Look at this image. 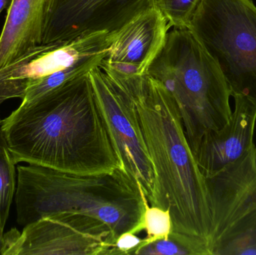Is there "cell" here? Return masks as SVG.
Instances as JSON below:
<instances>
[{
	"mask_svg": "<svg viewBox=\"0 0 256 255\" xmlns=\"http://www.w3.org/2000/svg\"><path fill=\"white\" fill-rule=\"evenodd\" d=\"M142 229L146 232V244L158 240L168 239L173 232L170 210L146 204L143 213Z\"/></svg>",
	"mask_w": 256,
	"mask_h": 255,
	"instance_id": "cell-16",
	"label": "cell"
},
{
	"mask_svg": "<svg viewBox=\"0 0 256 255\" xmlns=\"http://www.w3.org/2000/svg\"><path fill=\"white\" fill-rule=\"evenodd\" d=\"M155 0H45L40 44L116 34Z\"/></svg>",
	"mask_w": 256,
	"mask_h": 255,
	"instance_id": "cell-10",
	"label": "cell"
},
{
	"mask_svg": "<svg viewBox=\"0 0 256 255\" xmlns=\"http://www.w3.org/2000/svg\"><path fill=\"white\" fill-rule=\"evenodd\" d=\"M206 180L210 255H256V145Z\"/></svg>",
	"mask_w": 256,
	"mask_h": 255,
	"instance_id": "cell-6",
	"label": "cell"
},
{
	"mask_svg": "<svg viewBox=\"0 0 256 255\" xmlns=\"http://www.w3.org/2000/svg\"><path fill=\"white\" fill-rule=\"evenodd\" d=\"M12 0H0V13L6 7L10 6Z\"/></svg>",
	"mask_w": 256,
	"mask_h": 255,
	"instance_id": "cell-20",
	"label": "cell"
},
{
	"mask_svg": "<svg viewBox=\"0 0 256 255\" xmlns=\"http://www.w3.org/2000/svg\"><path fill=\"white\" fill-rule=\"evenodd\" d=\"M144 244H146V238L142 239L134 232H126L116 240L111 249L110 255H134Z\"/></svg>",
	"mask_w": 256,
	"mask_h": 255,
	"instance_id": "cell-18",
	"label": "cell"
},
{
	"mask_svg": "<svg viewBox=\"0 0 256 255\" xmlns=\"http://www.w3.org/2000/svg\"><path fill=\"white\" fill-rule=\"evenodd\" d=\"M2 121V120H1V118H0V124H1Z\"/></svg>",
	"mask_w": 256,
	"mask_h": 255,
	"instance_id": "cell-21",
	"label": "cell"
},
{
	"mask_svg": "<svg viewBox=\"0 0 256 255\" xmlns=\"http://www.w3.org/2000/svg\"><path fill=\"white\" fill-rule=\"evenodd\" d=\"M115 241L102 222L60 213L4 233L1 255H110Z\"/></svg>",
	"mask_w": 256,
	"mask_h": 255,
	"instance_id": "cell-7",
	"label": "cell"
},
{
	"mask_svg": "<svg viewBox=\"0 0 256 255\" xmlns=\"http://www.w3.org/2000/svg\"><path fill=\"white\" fill-rule=\"evenodd\" d=\"M104 71L134 106L153 166L159 208L170 210L173 232L202 240L209 247L212 219L206 180L172 97L148 73L124 76Z\"/></svg>",
	"mask_w": 256,
	"mask_h": 255,
	"instance_id": "cell-2",
	"label": "cell"
},
{
	"mask_svg": "<svg viewBox=\"0 0 256 255\" xmlns=\"http://www.w3.org/2000/svg\"><path fill=\"white\" fill-rule=\"evenodd\" d=\"M188 28L219 66L231 96L256 106V6L252 0H200Z\"/></svg>",
	"mask_w": 256,
	"mask_h": 255,
	"instance_id": "cell-5",
	"label": "cell"
},
{
	"mask_svg": "<svg viewBox=\"0 0 256 255\" xmlns=\"http://www.w3.org/2000/svg\"><path fill=\"white\" fill-rule=\"evenodd\" d=\"M147 203L144 193L122 169L80 175L38 165L18 166L15 205L16 223L22 227L46 216L72 213L104 223L116 240L126 232H143Z\"/></svg>",
	"mask_w": 256,
	"mask_h": 255,
	"instance_id": "cell-3",
	"label": "cell"
},
{
	"mask_svg": "<svg viewBox=\"0 0 256 255\" xmlns=\"http://www.w3.org/2000/svg\"><path fill=\"white\" fill-rule=\"evenodd\" d=\"M147 73L172 97L194 154L206 134L230 123V88L216 61L189 28H170Z\"/></svg>",
	"mask_w": 256,
	"mask_h": 255,
	"instance_id": "cell-4",
	"label": "cell"
},
{
	"mask_svg": "<svg viewBox=\"0 0 256 255\" xmlns=\"http://www.w3.org/2000/svg\"><path fill=\"white\" fill-rule=\"evenodd\" d=\"M200 0H155V7L171 28H188Z\"/></svg>",
	"mask_w": 256,
	"mask_h": 255,
	"instance_id": "cell-17",
	"label": "cell"
},
{
	"mask_svg": "<svg viewBox=\"0 0 256 255\" xmlns=\"http://www.w3.org/2000/svg\"><path fill=\"white\" fill-rule=\"evenodd\" d=\"M6 146H7V145H6V140H4L2 131L0 127V149ZM3 235H4V231L2 230L0 228V255H1L2 248Z\"/></svg>",
	"mask_w": 256,
	"mask_h": 255,
	"instance_id": "cell-19",
	"label": "cell"
},
{
	"mask_svg": "<svg viewBox=\"0 0 256 255\" xmlns=\"http://www.w3.org/2000/svg\"><path fill=\"white\" fill-rule=\"evenodd\" d=\"M88 73L21 103L2 121L15 164L80 175L123 170Z\"/></svg>",
	"mask_w": 256,
	"mask_h": 255,
	"instance_id": "cell-1",
	"label": "cell"
},
{
	"mask_svg": "<svg viewBox=\"0 0 256 255\" xmlns=\"http://www.w3.org/2000/svg\"><path fill=\"white\" fill-rule=\"evenodd\" d=\"M45 0H12L0 35V69L40 44Z\"/></svg>",
	"mask_w": 256,
	"mask_h": 255,
	"instance_id": "cell-13",
	"label": "cell"
},
{
	"mask_svg": "<svg viewBox=\"0 0 256 255\" xmlns=\"http://www.w3.org/2000/svg\"><path fill=\"white\" fill-rule=\"evenodd\" d=\"M88 74L123 170L138 185L149 205L159 208L153 166L134 106L100 67Z\"/></svg>",
	"mask_w": 256,
	"mask_h": 255,
	"instance_id": "cell-9",
	"label": "cell"
},
{
	"mask_svg": "<svg viewBox=\"0 0 256 255\" xmlns=\"http://www.w3.org/2000/svg\"><path fill=\"white\" fill-rule=\"evenodd\" d=\"M15 163L8 147L0 149V228L4 231L16 193Z\"/></svg>",
	"mask_w": 256,
	"mask_h": 255,
	"instance_id": "cell-15",
	"label": "cell"
},
{
	"mask_svg": "<svg viewBox=\"0 0 256 255\" xmlns=\"http://www.w3.org/2000/svg\"><path fill=\"white\" fill-rule=\"evenodd\" d=\"M234 98L236 106L230 123L206 134L194 154L204 178L237 161L254 145L256 106L242 96Z\"/></svg>",
	"mask_w": 256,
	"mask_h": 255,
	"instance_id": "cell-12",
	"label": "cell"
},
{
	"mask_svg": "<svg viewBox=\"0 0 256 255\" xmlns=\"http://www.w3.org/2000/svg\"><path fill=\"white\" fill-rule=\"evenodd\" d=\"M115 34L99 32L38 45L0 69V105L9 99L22 100L30 86L51 75L64 71L90 73L106 56Z\"/></svg>",
	"mask_w": 256,
	"mask_h": 255,
	"instance_id": "cell-8",
	"label": "cell"
},
{
	"mask_svg": "<svg viewBox=\"0 0 256 255\" xmlns=\"http://www.w3.org/2000/svg\"><path fill=\"white\" fill-rule=\"evenodd\" d=\"M137 255H210L208 245L202 240L172 232L167 240L144 244Z\"/></svg>",
	"mask_w": 256,
	"mask_h": 255,
	"instance_id": "cell-14",
	"label": "cell"
},
{
	"mask_svg": "<svg viewBox=\"0 0 256 255\" xmlns=\"http://www.w3.org/2000/svg\"><path fill=\"white\" fill-rule=\"evenodd\" d=\"M171 27L155 6L134 16L118 32L100 65L124 76L147 73Z\"/></svg>",
	"mask_w": 256,
	"mask_h": 255,
	"instance_id": "cell-11",
	"label": "cell"
}]
</instances>
